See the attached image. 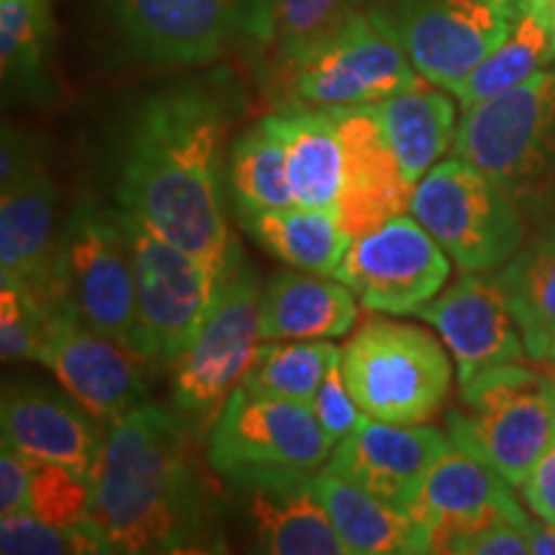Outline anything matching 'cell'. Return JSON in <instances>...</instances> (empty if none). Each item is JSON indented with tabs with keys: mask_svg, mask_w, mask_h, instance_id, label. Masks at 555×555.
Listing matches in <instances>:
<instances>
[{
	"mask_svg": "<svg viewBox=\"0 0 555 555\" xmlns=\"http://www.w3.org/2000/svg\"><path fill=\"white\" fill-rule=\"evenodd\" d=\"M242 108L245 93L224 67L144 95L116 147L119 211L198 258L224 262L232 242L221 196L224 144Z\"/></svg>",
	"mask_w": 555,
	"mask_h": 555,
	"instance_id": "6da1fadb",
	"label": "cell"
},
{
	"mask_svg": "<svg viewBox=\"0 0 555 555\" xmlns=\"http://www.w3.org/2000/svg\"><path fill=\"white\" fill-rule=\"evenodd\" d=\"M185 416L147 401L106 425L90 512L111 553L227 551L217 491L198 466Z\"/></svg>",
	"mask_w": 555,
	"mask_h": 555,
	"instance_id": "7a4b0ae2",
	"label": "cell"
},
{
	"mask_svg": "<svg viewBox=\"0 0 555 555\" xmlns=\"http://www.w3.org/2000/svg\"><path fill=\"white\" fill-rule=\"evenodd\" d=\"M453 155L515 198L530 229L555 224V65L463 108Z\"/></svg>",
	"mask_w": 555,
	"mask_h": 555,
	"instance_id": "3957f363",
	"label": "cell"
},
{
	"mask_svg": "<svg viewBox=\"0 0 555 555\" xmlns=\"http://www.w3.org/2000/svg\"><path fill=\"white\" fill-rule=\"evenodd\" d=\"M446 433L519 489L555 435V376L522 363L481 373L461 386Z\"/></svg>",
	"mask_w": 555,
	"mask_h": 555,
	"instance_id": "277c9868",
	"label": "cell"
},
{
	"mask_svg": "<svg viewBox=\"0 0 555 555\" xmlns=\"http://www.w3.org/2000/svg\"><path fill=\"white\" fill-rule=\"evenodd\" d=\"M139 60L204 67L227 54L273 47V0H103Z\"/></svg>",
	"mask_w": 555,
	"mask_h": 555,
	"instance_id": "5b68a950",
	"label": "cell"
},
{
	"mask_svg": "<svg viewBox=\"0 0 555 555\" xmlns=\"http://www.w3.org/2000/svg\"><path fill=\"white\" fill-rule=\"evenodd\" d=\"M433 332L393 319H371L339 347L343 376L367 416L425 425L450 393L453 363Z\"/></svg>",
	"mask_w": 555,
	"mask_h": 555,
	"instance_id": "8992f818",
	"label": "cell"
},
{
	"mask_svg": "<svg viewBox=\"0 0 555 555\" xmlns=\"http://www.w3.org/2000/svg\"><path fill=\"white\" fill-rule=\"evenodd\" d=\"M52 294L88 327L139 352L137 278L119 214L95 204L73 208L54 249Z\"/></svg>",
	"mask_w": 555,
	"mask_h": 555,
	"instance_id": "52a82bcc",
	"label": "cell"
},
{
	"mask_svg": "<svg viewBox=\"0 0 555 555\" xmlns=\"http://www.w3.org/2000/svg\"><path fill=\"white\" fill-rule=\"evenodd\" d=\"M412 217L461 273H491L527 242V219L496 180L463 157L435 163L416 183Z\"/></svg>",
	"mask_w": 555,
	"mask_h": 555,
	"instance_id": "ba28073f",
	"label": "cell"
},
{
	"mask_svg": "<svg viewBox=\"0 0 555 555\" xmlns=\"http://www.w3.org/2000/svg\"><path fill=\"white\" fill-rule=\"evenodd\" d=\"M262 291L237 242H229L211 309L196 339L172 365V401L189 416L219 414L258 358L262 343Z\"/></svg>",
	"mask_w": 555,
	"mask_h": 555,
	"instance_id": "9c48e42d",
	"label": "cell"
},
{
	"mask_svg": "<svg viewBox=\"0 0 555 555\" xmlns=\"http://www.w3.org/2000/svg\"><path fill=\"white\" fill-rule=\"evenodd\" d=\"M119 214L137 278L139 352L157 365H176L211 309L224 262L204 260L172 245L131 214Z\"/></svg>",
	"mask_w": 555,
	"mask_h": 555,
	"instance_id": "30bf717a",
	"label": "cell"
},
{
	"mask_svg": "<svg viewBox=\"0 0 555 555\" xmlns=\"http://www.w3.org/2000/svg\"><path fill=\"white\" fill-rule=\"evenodd\" d=\"M335 442L309 404L270 399L237 386L214 416L206 463L232 483L266 474H314Z\"/></svg>",
	"mask_w": 555,
	"mask_h": 555,
	"instance_id": "8fae6325",
	"label": "cell"
},
{
	"mask_svg": "<svg viewBox=\"0 0 555 555\" xmlns=\"http://www.w3.org/2000/svg\"><path fill=\"white\" fill-rule=\"evenodd\" d=\"M283 73L286 106L322 111L371 106L427 82L371 11L360 13L301 60L283 65Z\"/></svg>",
	"mask_w": 555,
	"mask_h": 555,
	"instance_id": "7c38bea8",
	"label": "cell"
},
{
	"mask_svg": "<svg viewBox=\"0 0 555 555\" xmlns=\"http://www.w3.org/2000/svg\"><path fill=\"white\" fill-rule=\"evenodd\" d=\"M416 73L453 90L509 37L517 21L483 0H371Z\"/></svg>",
	"mask_w": 555,
	"mask_h": 555,
	"instance_id": "4fadbf2b",
	"label": "cell"
},
{
	"mask_svg": "<svg viewBox=\"0 0 555 555\" xmlns=\"http://www.w3.org/2000/svg\"><path fill=\"white\" fill-rule=\"evenodd\" d=\"M448 275L450 255L409 214L352 237L335 273L365 309L393 317H414L440 294Z\"/></svg>",
	"mask_w": 555,
	"mask_h": 555,
	"instance_id": "5bb4252c",
	"label": "cell"
},
{
	"mask_svg": "<svg viewBox=\"0 0 555 555\" xmlns=\"http://www.w3.org/2000/svg\"><path fill=\"white\" fill-rule=\"evenodd\" d=\"M34 360L103 425L150 401V360L88 327L62 307L52 309Z\"/></svg>",
	"mask_w": 555,
	"mask_h": 555,
	"instance_id": "9a60e30c",
	"label": "cell"
},
{
	"mask_svg": "<svg viewBox=\"0 0 555 555\" xmlns=\"http://www.w3.org/2000/svg\"><path fill=\"white\" fill-rule=\"evenodd\" d=\"M515 486L466 448L450 446L437 455L412 502V515L425 538V553H448L453 540L483 530L499 519L525 522Z\"/></svg>",
	"mask_w": 555,
	"mask_h": 555,
	"instance_id": "2e32d148",
	"label": "cell"
},
{
	"mask_svg": "<svg viewBox=\"0 0 555 555\" xmlns=\"http://www.w3.org/2000/svg\"><path fill=\"white\" fill-rule=\"evenodd\" d=\"M414 317L440 332L461 386L499 365L522 363L527 356L496 273H463Z\"/></svg>",
	"mask_w": 555,
	"mask_h": 555,
	"instance_id": "e0dca14e",
	"label": "cell"
},
{
	"mask_svg": "<svg viewBox=\"0 0 555 555\" xmlns=\"http://www.w3.org/2000/svg\"><path fill=\"white\" fill-rule=\"evenodd\" d=\"M343 139V193L337 217L350 237L371 232L399 214L412 211L416 185L404 176L376 108H332Z\"/></svg>",
	"mask_w": 555,
	"mask_h": 555,
	"instance_id": "ac0fdd59",
	"label": "cell"
},
{
	"mask_svg": "<svg viewBox=\"0 0 555 555\" xmlns=\"http://www.w3.org/2000/svg\"><path fill=\"white\" fill-rule=\"evenodd\" d=\"M450 446L433 425H393L360 414L356 429L332 450L324 470L388 502L412 506L427 470Z\"/></svg>",
	"mask_w": 555,
	"mask_h": 555,
	"instance_id": "d6986e66",
	"label": "cell"
},
{
	"mask_svg": "<svg viewBox=\"0 0 555 555\" xmlns=\"http://www.w3.org/2000/svg\"><path fill=\"white\" fill-rule=\"evenodd\" d=\"M0 429L3 442L31 461L65 466L86 478H93L106 442V425L67 391L29 380L3 388Z\"/></svg>",
	"mask_w": 555,
	"mask_h": 555,
	"instance_id": "ffe728a7",
	"label": "cell"
},
{
	"mask_svg": "<svg viewBox=\"0 0 555 555\" xmlns=\"http://www.w3.org/2000/svg\"><path fill=\"white\" fill-rule=\"evenodd\" d=\"M314 474H266L234 483L255 535V551L268 555H350L311 486Z\"/></svg>",
	"mask_w": 555,
	"mask_h": 555,
	"instance_id": "44dd1931",
	"label": "cell"
},
{
	"mask_svg": "<svg viewBox=\"0 0 555 555\" xmlns=\"http://www.w3.org/2000/svg\"><path fill=\"white\" fill-rule=\"evenodd\" d=\"M60 191L41 168L11 189L0 191V281H16L54 304L52 262L57 237Z\"/></svg>",
	"mask_w": 555,
	"mask_h": 555,
	"instance_id": "7402d4cb",
	"label": "cell"
},
{
	"mask_svg": "<svg viewBox=\"0 0 555 555\" xmlns=\"http://www.w3.org/2000/svg\"><path fill=\"white\" fill-rule=\"evenodd\" d=\"M266 339H335L356 327L358 296L335 275L281 270L260 296Z\"/></svg>",
	"mask_w": 555,
	"mask_h": 555,
	"instance_id": "603a6c76",
	"label": "cell"
},
{
	"mask_svg": "<svg viewBox=\"0 0 555 555\" xmlns=\"http://www.w3.org/2000/svg\"><path fill=\"white\" fill-rule=\"evenodd\" d=\"M311 486L350 555L425 553V538L409 506L371 494L330 470H317Z\"/></svg>",
	"mask_w": 555,
	"mask_h": 555,
	"instance_id": "cb8c5ba5",
	"label": "cell"
},
{
	"mask_svg": "<svg viewBox=\"0 0 555 555\" xmlns=\"http://www.w3.org/2000/svg\"><path fill=\"white\" fill-rule=\"evenodd\" d=\"M283 139L288 180L298 206L337 211L343 193V139L330 111L283 106L266 116Z\"/></svg>",
	"mask_w": 555,
	"mask_h": 555,
	"instance_id": "d4e9b609",
	"label": "cell"
},
{
	"mask_svg": "<svg viewBox=\"0 0 555 555\" xmlns=\"http://www.w3.org/2000/svg\"><path fill=\"white\" fill-rule=\"evenodd\" d=\"M240 224L270 258L319 275H335L352 242L337 211L330 208L294 204L270 211L240 214Z\"/></svg>",
	"mask_w": 555,
	"mask_h": 555,
	"instance_id": "484cf974",
	"label": "cell"
},
{
	"mask_svg": "<svg viewBox=\"0 0 555 555\" xmlns=\"http://www.w3.org/2000/svg\"><path fill=\"white\" fill-rule=\"evenodd\" d=\"M446 93L448 90L433 82H422L404 93L373 103L380 127L397 152L401 170L414 185L455 142V103Z\"/></svg>",
	"mask_w": 555,
	"mask_h": 555,
	"instance_id": "4316f807",
	"label": "cell"
},
{
	"mask_svg": "<svg viewBox=\"0 0 555 555\" xmlns=\"http://www.w3.org/2000/svg\"><path fill=\"white\" fill-rule=\"evenodd\" d=\"M512 317L522 335L527 358L545 360L555 345V224L538 229L496 270Z\"/></svg>",
	"mask_w": 555,
	"mask_h": 555,
	"instance_id": "83f0119b",
	"label": "cell"
},
{
	"mask_svg": "<svg viewBox=\"0 0 555 555\" xmlns=\"http://www.w3.org/2000/svg\"><path fill=\"white\" fill-rule=\"evenodd\" d=\"M555 60L553 24L543 3L535 0L530 11L517 18L515 29L494 52L478 65L468 78H463L450 90L463 108L502 95L506 90L522 86L532 75Z\"/></svg>",
	"mask_w": 555,
	"mask_h": 555,
	"instance_id": "f1b7e54d",
	"label": "cell"
},
{
	"mask_svg": "<svg viewBox=\"0 0 555 555\" xmlns=\"http://www.w3.org/2000/svg\"><path fill=\"white\" fill-rule=\"evenodd\" d=\"M227 185L240 214L294 206L283 139L266 119L234 139L227 152Z\"/></svg>",
	"mask_w": 555,
	"mask_h": 555,
	"instance_id": "f546056e",
	"label": "cell"
},
{
	"mask_svg": "<svg viewBox=\"0 0 555 555\" xmlns=\"http://www.w3.org/2000/svg\"><path fill=\"white\" fill-rule=\"evenodd\" d=\"M52 39L50 0H0L3 88L29 99L50 93L47 52Z\"/></svg>",
	"mask_w": 555,
	"mask_h": 555,
	"instance_id": "4dcf8cb0",
	"label": "cell"
},
{
	"mask_svg": "<svg viewBox=\"0 0 555 555\" xmlns=\"http://www.w3.org/2000/svg\"><path fill=\"white\" fill-rule=\"evenodd\" d=\"M337 358L339 347L330 339H266L240 386L260 397L311 404Z\"/></svg>",
	"mask_w": 555,
	"mask_h": 555,
	"instance_id": "1f68e13d",
	"label": "cell"
},
{
	"mask_svg": "<svg viewBox=\"0 0 555 555\" xmlns=\"http://www.w3.org/2000/svg\"><path fill=\"white\" fill-rule=\"evenodd\" d=\"M371 0H273L275 39L281 65L301 60L314 47L367 11Z\"/></svg>",
	"mask_w": 555,
	"mask_h": 555,
	"instance_id": "d6a6232c",
	"label": "cell"
},
{
	"mask_svg": "<svg viewBox=\"0 0 555 555\" xmlns=\"http://www.w3.org/2000/svg\"><path fill=\"white\" fill-rule=\"evenodd\" d=\"M0 553L3 555H103L111 553L99 527H60L31 512L0 517Z\"/></svg>",
	"mask_w": 555,
	"mask_h": 555,
	"instance_id": "836d02e7",
	"label": "cell"
},
{
	"mask_svg": "<svg viewBox=\"0 0 555 555\" xmlns=\"http://www.w3.org/2000/svg\"><path fill=\"white\" fill-rule=\"evenodd\" d=\"M93 489L90 478L54 463L34 461V476L26 512L60 527L93 525Z\"/></svg>",
	"mask_w": 555,
	"mask_h": 555,
	"instance_id": "e575fe53",
	"label": "cell"
},
{
	"mask_svg": "<svg viewBox=\"0 0 555 555\" xmlns=\"http://www.w3.org/2000/svg\"><path fill=\"white\" fill-rule=\"evenodd\" d=\"M52 309L54 304H47L21 283L0 281V356L5 363L37 358Z\"/></svg>",
	"mask_w": 555,
	"mask_h": 555,
	"instance_id": "d590c367",
	"label": "cell"
},
{
	"mask_svg": "<svg viewBox=\"0 0 555 555\" xmlns=\"http://www.w3.org/2000/svg\"><path fill=\"white\" fill-rule=\"evenodd\" d=\"M309 406L319 420V425H322V429L330 435V440L335 442V446L356 429L363 409L358 406V401L352 399L350 388H347L339 358L330 365L327 376H324L322 386H319V391L314 393V399H311Z\"/></svg>",
	"mask_w": 555,
	"mask_h": 555,
	"instance_id": "8d00e7d4",
	"label": "cell"
},
{
	"mask_svg": "<svg viewBox=\"0 0 555 555\" xmlns=\"http://www.w3.org/2000/svg\"><path fill=\"white\" fill-rule=\"evenodd\" d=\"M527 522L517 519H499V522L483 527V530L470 532L453 540L448 545V553H466V555H525L530 553L527 543Z\"/></svg>",
	"mask_w": 555,
	"mask_h": 555,
	"instance_id": "74e56055",
	"label": "cell"
},
{
	"mask_svg": "<svg viewBox=\"0 0 555 555\" xmlns=\"http://www.w3.org/2000/svg\"><path fill=\"white\" fill-rule=\"evenodd\" d=\"M34 476V461L9 442L0 448V517L26 512Z\"/></svg>",
	"mask_w": 555,
	"mask_h": 555,
	"instance_id": "f35d334b",
	"label": "cell"
},
{
	"mask_svg": "<svg viewBox=\"0 0 555 555\" xmlns=\"http://www.w3.org/2000/svg\"><path fill=\"white\" fill-rule=\"evenodd\" d=\"M44 168L41 152L31 137L18 129H3V150H0V191L11 189L34 172Z\"/></svg>",
	"mask_w": 555,
	"mask_h": 555,
	"instance_id": "ab89813d",
	"label": "cell"
},
{
	"mask_svg": "<svg viewBox=\"0 0 555 555\" xmlns=\"http://www.w3.org/2000/svg\"><path fill=\"white\" fill-rule=\"evenodd\" d=\"M525 504L540 519L555 525V435L535 461L530 474L519 486Z\"/></svg>",
	"mask_w": 555,
	"mask_h": 555,
	"instance_id": "60d3db41",
	"label": "cell"
},
{
	"mask_svg": "<svg viewBox=\"0 0 555 555\" xmlns=\"http://www.w3.org/2000/svg\"><path fill=\"white\" fill-rule=\"evenodd\" d=\"M527 543L530 553L535 555H555V525L547 519H532L527 522Z\"/></svg>",
	"mask_w": 555,
	"mask_h": 555,
	"instance_id": "b9f144b4",
	"label": "cell"
},
{
	"mask_svg": "<svg viewBox=\"0 0 555 555\" xmlns=\"http://www.w3.org/2000/svg\"><path fill=\"white\" fill-rule=\"evenodd\" d=\"M483 3L496 5L499 11L509 13V16L517 21L519 16H522L525 11H530V9H532V3H535V0H483Z\"/></svg>",
	"mask_w": 555,
	"mask_h": 555,
	"instance_id": "7bdbcfd3",
	"label": "cell"
},
{
	"mask_svg": "<svg viewBox=\"0 0 555 555\" xmlns=\"http://www.w3.org/2000/svg\"><path fill=\"white\" fill-rule=\"evenodd\" d=\"M538 365L543 367V371L551 373V376H555V345H553V350L545 356V360H540Z\"/></svg>",
	"mask_w": 555,
	"mask_h": 555,
	"instance_id": "ee69618b",
	"label": "cell"
},
{
	"mask_svg": "<svg viewBox=\"0 0 555 555\" xmlns=\"http://www.w3.org/2000/svg\"><path fill=\"white\" fill-rule=\"evenodd\" d=\"M543 3V9L547 11V18H551L553 24V44H555V0H540Z\"/></svg>",
	"mask_w": 555,
	"mask_h": 555,
	"instance_id": "f6af8a7d",
	"label": "cell"
}]
</instances>
